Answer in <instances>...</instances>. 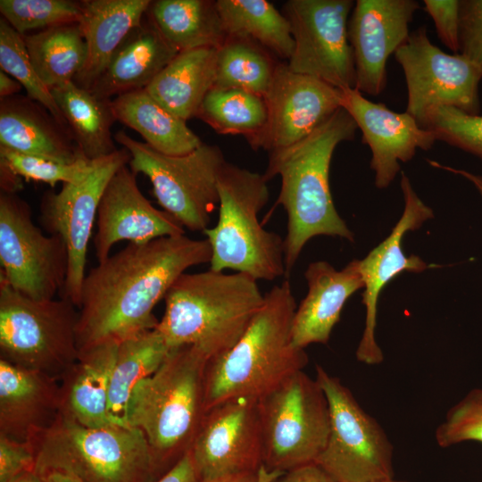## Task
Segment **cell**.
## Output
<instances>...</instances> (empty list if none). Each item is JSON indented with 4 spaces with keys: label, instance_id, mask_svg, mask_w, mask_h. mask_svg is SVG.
I'll list each match as a JSON object with an SVG mask.
<instances>
[{
    "label": "cell",
    "instance_id": "obj_1",
    "mask_svg": "<svg viewBox=\"0 0 482 482\" xmlns=\"http://www.w3.org/2000/svg\"><path fill=\"white\" fill-rule=\"evenodd\" d=\"M209 241L184 235L128 245L90 270L80 294L77 344L82 350L105 342H120L154 329L153 310L185 271L210 263Z\"/></svg>",
    "mask_w": 482,
    "mask_h": 482
},
{
    "label": "cell",
    "instance_id": "obj_2",
    "mask_svg": "<svg viewBox=\"0 0 482 482\" xmlns=\"http://www.w3.org/2000/svg\"><path fill=\"white\" fill-rule=\"evenodd\" d=\"M357 129L353 119L341 107L306 137L269 152L263 176L267 181L279 176L280 190L275 204H280L287 216L286 276L311 238L323 235L353 242V233L334 205L329 167L336 147L353 140Z\"/></svg>",
    "mask_w": 482,
    "mask_h": 482
},
{
    "label": "cell",
    "instance_id": "obj_3",
    "mask_svg": "<svg viewBox=\"0 0 482 482\" xmlns=\"http://www.w3.org/2000/svg\"><path fill=\"white\" fill-rule=\"evenodd\" d=\"M296 303L288 279L274 286L248 328L226 353L209 361L204 377L206 411L235 399L259 402L308 363L293 341Z\"/></svg>",
    "mask_w": 482,
    "mask_h": 482
},
{
    "label": "cell",
    "instance_id": "obj_4",
    "mask_svg": "<svg viewBox=\"0 0 482 482\" xmlns=\"http://www.w3.org/2000/svg\"><path fill=\"white\" fill-rule=\"evenodd\" d=\"M156 327L167 345H191L208 362L230 350L262 307L264 295L257 280L235 272L208 270L183 273L165 297Z\"/></svg>",
    "mask_w": 482,
    "mask_h": 482
},
{
    "label": "cell",
    "instance_id": "obj_5",
    "mask_svg": "<svg viewBox=\"0 0 482 482\" xmlns=\"http://www.w3.org/2000/svg\"><path fill=\"white\" fill-rule=\"evenodd\" d=\"M207 363L194 346L171 348L158 370L133 391L127 421L143 432L157 472L187 453L200 429L206 413Z\"/></svg>",
    "mask_w": 482,
    "mask_h": 482
},
{
    "label": "cell",
    "instance_id": "obj_6",
    "mask_svg": "<svg viewBox=\"0 0 482 482\" xmlns=\"http://www.w3.org/2000/svg\"><path fill=\"white\" fill-rule=\"evenodd\" d=\"M217 188L218 221L203 232L212 249L210 270H233L257 281L286 276L284 240L258 218L270 197L263 174L226 162Z\"/></svg>",
    "mask_w": 482,
    "mask_h": 482
},
{
    "label": "cell",
    "instance_id": "obj_7",
    "mask_svg": "<svg viewBox=\"0 0 482 482\" xmlns=\"http://www.w3.org/2000/svg\"><path fill=\"white\" fill-rule=\"evenodd\" d=\"M30 442L40 476L57 470L83 482H151L157 474L143 432L130 426L89 428L60 412Z\"/></svg>",
    "mask_w": 482,
    "mask_h": 482
},
{
    "label": "cell",
    "instance_id": "obj_8",
    "mask_svg": "<svg viewBox=\"0 0 482 482\" xmlns=\"http://www.w3.org/2000/svg\"><path fill=\"white\" fill-rule=\"evenodd\" d=\"M76 308L63 297L29 298L0 278V359L61 380L79 354Z\"/></svg>",
    "mask_w": 482,
    "mask_h": 482
},
{
    "label": "cell",
    "instance_id": "obj_9",
    "mask_svg": "<svg viewBox=\"0 0 482 482\" xmlns=\"http://www.w3.org/2000/svg\"><path fill=\"white\" fill-rule=\"evenodd\" d=\"M114 139L129 151L131 170L149 179L162 210L189 230L204 232L208 229L211 214L219 204V173L226 162L218 145L203 142L189 154L168 155L123 130L118 131Z\"/></svg>",
    "mask_w": 482,
    "mask_h": 482
},
{
    "label": "cell",
    "instance_id": "obj_10",
    "mask_svg": "<svg viewBox=\"0 0 482 482\" xmlns=\"http://www.w3.org/2000/svg\"><path fill=\"white\" fill-rule=\"evenodd\" d=\"M263 464L286 472L315 462L328 441L329 405L316 380L303 370L259 401Z\"/></svg>",
    "mask_w": 482,
    "mask_h": 482
},
{
    "label": "cell",
    "instance_id": "obj_11",
    "mask_svg": "<svg viewBox=\"0 0 482 482\" xmlns=\"http://www.w3.org/2000/svg\"><path fill=\"white\" fill-rule=\"evenodd\" d=\"M316 380L329 405L327 444L316 463L338 482L394 478V447L384 428L337 377L316 366Z\"/></svg>",
    "mask_w": 482,
    "mask_h": 482
},
{
    "label": "cell",
    "instance_id": "obj_12",
    "mask_svg": "<svg viewBox=\"0 0 482 482\" xmlns=\"http://www.w3.org/2000/svg\"><path fill=\"white\" fill-rule=\"evenodd\" d=\"M0 278L34 300L62 292L69 265L63 240L45 235L17 193H0Z\"/></svg>",
    "mask_w": 482,
    "mask_h": 482
},
{
    "label": "cell",
    "instance_id": "obj_13",
    "mask_svg": "<svg viewBox=\"0 0 482 482\" xmlns=\"http://www.w3.org/2000/svg\"><path fill=\"white\" fill-rule=\"evenodd\" d=\"M353 6L352 0L286 2L283 14L295 43L288 68L339 89L354 87V62L347 35Z\"/></svg>",
    "mask_w": 482,
    "mask_h": 482
},
{
    "label": "cell",
    "instance_id": "obj_14",
    "mask_svg": "<svg viewBox=\"0 0 482 482\" xmlns=\"http://www.w3.org/2000/svg\"><path fill=\"white\" fill-rule=\"evenodd\" d=\"M130 154L121 147L94 161L88 175L79 183L62 184L60 192L46 191L39 206V221L48 235L60 237L67 248L69 265L62 297L78 309L85 278L86 257L102 195L109 180Z\"/></svg>",
    "mask_w": 482,
    "mask_h": 482
},
{
    "label": "cell",
    "instance_id": "obj_15",
    "mask_svg": "<svg viewBox=\"0 0 482 482\" xmlns=\"http://www.w3.org/2000/svg\"><path fill=\"white\" fill-rule=\"evenodd\" d=\"M407 87L405 112L418 122L436 106H452L479 114L480 71L461 54H449L433 45L425 26L410 33L395 51Z\"/></svg>",
    "mask_w": 482,
    "mask_h": 482
},
{
    "label": "cell",
    "instance_id": "obj_16",
    "mask_svg": "<svg viewBox=\"0 0 482 482\" xmlns=\"http://www.w3.org/2000/svg\"><path fill=\"white\" fill-rule=\"evenodd\" d=\"M190 453L202 482L258 470L263 465L259 402L235 399L207 411Z\"/></svg>",
    "mask_w": 482,
    "mask_h": 482
},
{
    "label": "cell",
    "instance_id": "obj_17",
    "mask_svg": "<svg viewBox=\"0 0 482 482\" xmlns=\"http://www.w3.org/2000/svg\"><path fill=\"white\" fill-rule=\"evenodd\" d=\"M268 118L253 149L287 147L309 136L341 108V89L278 62L264 96Z\"/></svg>",
    "mask_w": 482,
    "mask_h": 482
},
{
    "label": "cell",
    "instance_id": "obj_18",
    "mask_svg": "<svg viewBox=\"0 0 482 482\" xmlns=\"http://www.w3.org/2000/svg\"><path fill=\"white\" fill-rule=\"evenodd\" d=\"M401 188L404 209L400 220L385 240L364 259L359 260V269L364 283L362 303L366 309V317L356 358L368 365L379 364L384 360L375 338L378 303L382 289L403 271L419 273L429 267L415 254L406 256L402 242L408 231L418 229L427 220L433 218V211L418 196L403 172L401 176Z\"/></svg>",
    "mask_w": 482,
    "mask_h": 482
},
{
    "label": "cell",
    "instance_id": "obj_19",
    "mask_svg": "<svg viewBox=\"0 0 482 482\" xmlns=\"http://www.w3.org/2000/svg\"><path fill=\"white\" fill-rule=\"evenodd\" d=\"M420 8L416 0H357L348 21L354 87L378 96L386 86L388 57L408 39L409 24Z\"/></svg>",
    "mask_w": 482,
    "mask_h": 482
},
{
    "label": "cell",
    "instance_id": "obj_20",
    "mask_svg": "<svg viewBox=\"0 0 482 482\" xmlns=\"http://www.w3.org/2000/svg\"><path fill=\"white\" fill-rule=\"evenodd\" d=\"M341 107L353 119L370 149V168L379 189L393 182L400 162H409L417 149L428 150L436 141L407 112H396L383 103L371 102L355 87L341 89Z\"/></svg>",
    "mask_w": 482,
    "mask_h": 482
},
{
    "label": "cell",
    "instance_id": "obj_21",
    "mask_svg": "<svg viewBox=\"0 0 482 482\" xmlns=\"http://www.w3.org/2000/svg\"><path fill=\"white\" fill-rule=\"evenodd\" d=\"M129 164L120 167L109 180L102 195L94 238L98 262L111 253L114 244L127 240L144 244L154 239L184 235L181 223L164 210L155 208L142 194L137 174Z\"/></svg>",
    "mask_w": 482,
    "mask_h": 482
},
{
    "label": "cell",
    "instance_id": "obj_22",
    "mask_svg": "<svg viewBox=\"0 0 482 482\" xmlns=\"http://www.w3.org/2000/svg\"><path fill=\"white\" fill-rule=\"evenodd\" d=\"M60 411L59 379L0 359V435L30 442Z\"/></svg>",
    "mask_w": 482,
    "mask_h": 482
},
{
    "label": "cell",
    "instance_id": "obj_23",
    "mask_svg": "<svg viewBox=\"0 0 482 482\" xmlns=\"http://www.w3.org/2000/svg\"><path fill=\"white\" fill-rule=\"evenodd\" d=\"M304 278L308 292L296 307L292 328L295 345L303 349L311 344H327L345 303L364 287L359 260L341 270L325 261L314 262L308 265Z\"/></svg>",
    "mask_w": 482,
    "mask_h": 482
},
{
    "label": "cell",
    "instance_id": "obj_24",
    "mask_svg": "<svg viewBox=\"0 0 482 482\" xmlns=\"http://www.w3.org/2000/svg\"><path fill=\"white\" fill-rule=\"evenodd\" d=\"M0 145L69 163L87 159L69 128L27 95L0 98Z\"/></svg>",
    "mask_w": 482,
    "mask_h": 482
},
{
    "label": "cell",
    "instance_id": "obj_25",
    "mask_svg": "<svg viewBox=\"0 0 482 482\" xmlns=\"http://www.w3.org/2000/svg\"><path fill=\"white\" fill-rule=\"evenodd\" d=\"M178 53L145 15L88 90L97 97L112 99L145 89Z\"/></svg>",
    "mask_w": 482,
    "mask_h": 482
},
{
    "label": "cell",
    "instance_id": "obj_26",
    "mask_svg": "<svg viewBox=\"0 0 482 482\" xmlns=\"http://www.w3.org/2000/svg\"><path fill=\"white\" fill-rule=\"evenodd\" d=\"M150 0H81L79 21L86 44L87 60L73 82L89 89L108 65L113 54L138 27Z\"/></svg>",
    "mask_w": 482,
    "mask_h": 482
},
{
    "label": "cell",
    "instance_id": "obj_27",
    "mask_svg": "<svg viewBox=\"0 0 482 482\" xmlns=\"http://www.w3.org/2000/svg\"><path fill=\"white\" fill-rule=\"evenodd\" d=\"M118 344L110 341L79 351L60 380L62 414L89 428L116 424L109 415L108 397Z\"/></svg>",
    "mask_w": 482,
    "mask_h": 482
},
{
    "label": "cell",
    "instance_id": "obj_28",
    "mask_svg": "<svg viewBox=\"0 0 482 482\" xmlns=\"http://www.w3.org/2000/svg\"><path fill=\"white\" fill-rule=\"evenodd\" d=\"M217 48L179 52L145 88L169 112L187 120L195 117L216 79Z\"/></svg>",
    "mask_w": 482,
    "mask_h": 482
},
{
    "label": "cell",
    "instance_id": "obj_29",
    "mask_svg": "<svg viewBox=\"0 0 482 482\" xmlns=\"http://www.w3.org/2000/svg\"><path fill=\"white\" fill-rule=\"evenodd\" d=\"M116 120L136 130L145 143L168 155H184L203 142L187 125L159 102L146 89L122 94L112 99Z\"/></svg>",
    "mask_w": 482,
    "mask_h": 482
},
{
    "label": "cell",
    "instance_id": "obj_30",
    "mask_svg": "<svg viewBox=\"0 0 482 482\" xmlns=\"http://www.w3.org/2000/svg\"><path fill=\"white\" fill-rule=\"evenodd\" d=\"M51 91L85 158L96 161L118 150L112 136V127L117 120L112 99L97 97L74 82Z\"/></svg>",
    "mask_w": 482,
    "mask_h": 482
},
{
    "label": "cell",
    "instance_id": "obj_31",
    "mask_svg": "<svg viewBox=\"0 0 482 482\" xmlns=\"http://www.w3.org/2000/svg\"><path fill=\"white\" fill-rule=\"evenodd\" d=\"M145 15L179 52L219 48L227 38L216 1H151Z\"/></svg>",
    "mask_w": 482,
    "mask_h": 482
},
{
    "label": "cell",
    "instance_id": "obj_32",
    "mask_svg": "<svg viewBox=\"0 0 482 482\" xmlns=\"http://www.w3.org/2000/svg\"><path fill=\"white\" fill-rule=\"evenodd\" d=\"M170 350L156 328L119 342L108 397V411L114 423L129 426L127 411L133 391L158 370Z\"/></svg>",
    "mask_w": 482,
    "mask_h": 482
},
{
    "label": "cell",
    "instance_id": "obj_33",
    "mask_svg": "<svg viewBox=\"0 0 482 482\" xmlns=\"http://www.w3.org/2000/svg\"><path fill=\"white\" fill-rule=\"evenodd\" d=\"M29 59L45 85L73 82L87 60V44L79 22L64 23L22 36Z\"/></svg>",
    "mask_w": 482,
    "mask_h": 482
},
{
    "label": "cell",
    "instance_id": "obj_34",
    "mask_svg": "<svg viewBox=\"0 0 482 482\" xmlns=\"http://www.w3.org/2000/svg\"><path fill=\"white\" fill-rule=\"evenodd\" d=\"M227 37L248 38L288 61L294 39L287 17L266 0H217Z\"/></svg>",
    "mask_w": 482,
    "mask_h": 482
},
{
    "label": "cell",
    "instance_id": "obj_35",
    "mask_svg": "<svg viewBox=\"0 0 482 482\" xmlns=\"http://www.w3.org/2000/svg\"><path fill=\"white\" fill-rule=\"evenodd\" d=\"M278 62L257 43L227 37L217 48L215 88L240 89L265 96Z\"/></svg>",
    "mask_w": 482,
    "mask_h": 482
},
{
    "label": "cell",
    "instance_id": "obj_36",
    "mask_svg": "<svg viewBox=\"0 0 482 482\" xmlns=\"http://www.w3.org/2000/svg\"><path fill=\"white\" fill-rule=\"evenodd\" d=\"M195 118L219 134L241 135L251 145L266 125L268 111L263 96L240 89L212 87Z\"/></svg>",
    "mask_w": 482,
    "mask_h": 482
},
{
    "label": "cell",
    "instance_id": "obj_37",
    "mask_svg": "<svg viewBox=\"0 0 482 482\" xmlns=\"http://www.w3.org/2000/svg\"><path fill=\"white\" fill-rule=\"evenodd\" d=\"M0 67L21 84L29 98L41 104L67 126L52 91L39 78L29 59L22 36L3 17L0 19Z\"/></svg>",
    "mask_w": 482,
    "mask_h": 482
},
{
    "label": "cell",
    "instance_id": "obj_38",
    "mask_svg": "<svg viewBox=\"0 0 482 482\" xmlns=\"http://www.w3.org/2000/svg\"><path fill=\"white\" fill-rule=\"evenodd\" d=\"M0 12L21 35L53 26L79 22L80 1L74 0H1Z\"/></svg>",
    "mask_w": 482,
    "mask_h": 482
},
{
    "label": "cell",
    "instance_id": "obj_39",
    "mask_svg": "<svg viewBox=\"0 0 482 482\" xmlns=\"http://www.w3.org/2000/svg\"><path fill=\"white\" fill-rule=\"evenodd\" d=\"M436 140L468 152L482 160V115L470 114L452 106L428 109L418 122Z\"/></svg>",
    "mask_w": 482,
    "mask_h": 482
},
{
    "label": "cell",
    "instance_id": "obj_40",
    "mask_svg": "<svg viewBox=\"0 0 482 482\" xmlns=\"http://www.w3.org/2000/svg\"><path fill=\"white\" fill-rule=\"evenodd\" d=\"M0 161L6 163L18 176L54 187L57 183H79L91 171L94 161L87 159L64 162L46 157L28 154L0 145Z\"/></svg>",
    "mask_w": 482,
    "mask_h": 482
},
{
    "label": "cell",
    "instance_id": "obj_41",
    "mask_svg": "<svg viewBox=\"0 0 482 482\" xmlns=\"http://www.w3.org/2000/svg\"><path fill=\"white\" fill-rule=\"evenodd\" d=\"M435 438L441 447L466 441L482 443V388L471 390L449 409Z\"/></svg>",
    "mask_w": 482,
    "mask_h": 482
},
{
    "label": "cell",
    "instance_id": "obj_42",
    "mask_svg": "<svg viewBox=\"0 0 482 482\" xmlns=\"http://www.w3.org/2000/svg\"><path fill=\"white\" fill-rule=\"evenodd\" d=\"M460 51L482 74V0L460 1Z\"/></svg>",
    "mask_w": 482,
    "mask_h": 482
},
{
    "label": "cell",
    "instance_id": "obj_43",
    "mask_svg": "<svg viewBox=\"0 0 482 482\" xmlns=\"http://www.w3.org/2000/svg\"><path fill=\"white\" fill-rule=\"evenodd\" d=\"M36 454L31 442H20L0 435V482H12L34 471Z\"/></svg>",
    "mask_w": 482,
    "mask_h": 482
},
{
    "label": "cell",
    "instance_id": "obj_44",
    "mask_svg": "<svg viewBox=\"0 0 482 482\" xmlns=\"http://www.w3.org/2000/svg\"><path fill=\"white\" fill-rule=\"evenodd\" d=\"M425 11L434 21L440 41L453 54L460 51V1L424 0Z\"/></svg>",
    "mask_w": 482,
    "mask_h": 482
},
{
    "label": "cell",
    "instance_id": "obj_45",
    "mask_svg": "<svg viewBox=\"0 0 482 482\" xmlns=\"http://www.w3.org/2000/svg\"><path fill=\"white\" fill-rule=\"evenodd\" d=\"M151 482H202L190 450L176 463Z\"/></svg>",
    "mask_w": 482,
    "mask_h": 482
},
{
    "label": "cell",
    "instance_id": "obj_46",
    "mask_svg": "<svg viewBox=\"0 0 482 482\" xmlns=\"http://www.w3.org/2000/svg\"><path fill=\"white\" fill-rule=\"evenodd\" d=\"M275 482H338L316 462L302 465L283 473Z\"/></svg>",
    "mask_w": 482,
    "mask_h": 482
},
{
    "label": "cell",
    "instance_id": "obj_47",
    "mask_svg": "<svg viewBox=\"0 0 482 482\" xmlns=\"http://www.w3.org/2000/svg\"><path fill=\"white\" fill-rule=\"evenodd\" d=\"M282 474L283 472L268 470L263 464L256 471L225 476L204 482H275Z\"/></svg>",
    "mask_w": 482,
    "mask_h": 482
},
{
    "label": "cell",
    "instance_id": "obj_48",
    "mask_svg": "<svg viewBox=\"0 0 482 482\" xmlns=\"http://www.w3.org/2000/svg\"><path fill=\"white\" fill-rule=\"evenodd\" d=\"M1 192L17 193L22 188V180L6 163L0 161Z\"/></svg>",
    "mask_w": 482,
    "mask_h": 482
},
{
    "label": "cell",
    "instance_id": "obj_49",
    "mask_svg": "<svg viewBox=\"0 0 482 482\" xmlns=\"http://www.w3.org/2000/svg\"><path fill=\"white\" fill-rule=\"evenodd\" d=\"M427 161L434 168L441 169L448 172L465 178L475 186V187L477 188V190L482 196V176L481 175L474 174L472 172H470L462 169H456V168H453L447 165H444V164L439 163L436 161H432L429 159H428Z\"/></svg>",
    "mask_w": 482,
    "mask_h": 482
},
{
    "label": "cell",
    "instance_id": "obj_50",
    "mask_svg": "<svg viewBox=\"0 0 482 482\" xmlns=\"http://www.w3.org/2000/svg\"><path fill=\"white\" fill-rule=\"evenodd\" d=\"M23 87L14 78L0 71V98L10 97L21 90Z\"/></svg>",
    "mask_w": 482,
    "mask_h": 482
},
{
    "label": "cell",
    "instance_id": "obj_51",
    "mask_svg": "<svg viewBox=\"0 0 482 482\" xmlns=\"http://www.w3.org/2000/svg\"><path fill=\"white\" fill-rule=\"evenodd\" d=\"M41 477L44 479V482H83L69 472L57 470H49L41 475Z\"/></svg>",
    "mask_w": 482,
    "mask_h": 482
},
{
    "label": "cell",
    "instance_id": "obj_52",
    "mask_svg": "<svg viewBox=\"0 0 482 482\" xmlns=\"http://www.w3.org/2000/svg\"><path fill=\"white\" fill-rule=\"evenodd\" d=\"M12 482H44V479L35 471H29L23 474Z\"/></svg>",
    "mask_w": 482,
    "mask_h": 482
},
{
    "label": "cell",
    "instance_id": "obj_53",
    "mask_svg": "<svg viewBox=\"0 0 482 482\" xmlns=\"http://www.w3.org/2000/svg\"><path fill=\"white\" fill-rule=\"evenodd\" d=\"M380 482H406V481L395 480V478H390V479L383 480V481H380Z\"/></svg>",
    "mask_w": 482,
    "mask_h": 482
}]
</instances>
